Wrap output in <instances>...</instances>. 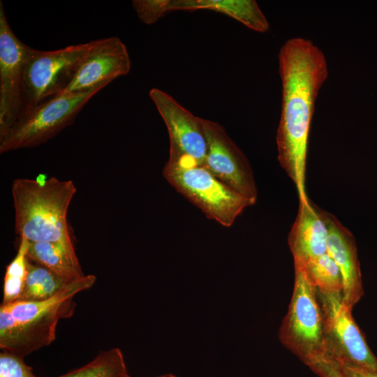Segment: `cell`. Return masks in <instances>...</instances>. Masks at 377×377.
<instances>
[{
  "label": "cell",
  "instance_id": "14",
  "mask_svg": "<svg viewBox=\"0 0 377 377\" xmlns=\"http://www.w3.org/2000/svg\"><path fill=\"white\" fill-rule=\"evenodd\" d=\"M288 241L294 263L305 265L326 253L327 228L323 209L310 200L299 202L297 214Z\"/></svg>",
  "mask_w": 377,
  "mask_h": 377
},
{
  "label": "cell",
  "instance_id": "4",
  "mask_svg": "<svg viewBox=\"0 0 377 377\" xmlns=\"http://www.w3.org/2000/svg\"><path fill=\"white\" fill-rule=\"evenodd\" d=\"M295 281L279 330L281 343L310 368L325 357L323 316L316 287L304 264L294 263Z\"/></svg>",
  "mask_w": 377,
  "mask_h": 377
},
{
  "label": "cell",
  "instance_id": "10",
  "mask_svg": "<svg viewBox=\"0 0 377 377\" xmlns=\"http://www.w3.org/2000/svg\"><path fill=\"white\" fill-rule=\"evenodd\" d=\"M31 47L14 34L0 1V138L22 117L24 67Z\"/></svg>",
  "mask_w": 377,
  "mask_h": 377
},
{
  "label": "cell",
  "instance_id": "6",
  "mask_svg": "<svg viewBox=\"0 0 377 377\" xmlns=\"http://www.w3.org/2000/svg\"><path fill=\"white\" fill-rule=\"evenodd\" d=\"M164 178L205 215L224 227L231 226L253 204L213 175L204 166L166 163Z\"/></svg>",
  "mask_w": 377,
  "mask_h": 377
},
{
  "label": "cell",
  "instance_id": "19",
  "mask_svg": "<svg viewBox=\"0 0 377 377\" xmlns=\"http://www.w3.org/2000/svg\"><path fill=\"white\" fill-rule=\"evenodd\" d=\"M307 274L318 291L325 294H342L340 271L326 253L304 265Z\"/></svg>",
  "mask_w": 377,
  "mask_h": 377
},
{
  "label": "cell",
  "instance_id": "12",
  "mask_svg": "<svg viewBox=\"0 0 377 377\" xmlns=\"http://www.w3.org/2000/svg\"><path fill=\"white\" fill-rule=\"evenodd\" d=\"M131 66L127 48L118 37L92 40L74 78L61 94L84 91L101 84H108L128 74Z\"/></svg>",
  "mask_w": 377,
  "mask_h": 377
},
{
  "label": "cell",
  "instance_id": "13",
  "mask_svg": "<svg viewBox=\"0 0 377 377\" xmlns=\"http://www.w3.org/2000/svg\"><path fill=\"white\" fill-rule=\"evenodd\" d=\"M323 214L327 228V253L340 271L343 301L353 310L364 295L355 239L335 216L325 210Z\"/></svg>",
  "mask_w": 377,
  "mask_h": 377
},
{
  "label": "cell",
  "instance_id": "1",
  "mask_svg": "<svg viewBox=\"0 0 377 377\" xmlns=\"http://www.w3.org/2000/svg\"><path fill=\"white\" fill-rule=\"evenodd\" d=\"M282 98L276 132L278 161L294 182L299 202L309 200L306 168L310 127L318 91L328 68L323 52L312 41L288 39L279 54Z\"/></svg>",
  "mask_w": 377,
  "mask_h": 377
},
{
  "label": "cell",
  "instance_id": "23",
  "mask_svg": "<svg viewBox=\"0 0 377 377\" xmlns=\"http://www.w3.org/2000/svg\"><path fill=\"white\" fill-rule=\"evenodd\" d=\"M157 377H177V376L172 374H163V375L158 376Z\"/></svg>",
  "mask_w": 377,
  "mask_h": 377
},
{
  "label": "cell",
  "instance_id": "22",
  "mask_svg": "<svg viewBox=\"0 0 377 377\" xmlns=\"http://www.w3.org/2000/svg\"><path fill=\"white\" fill-rule=\"evenodd\" d=\"M323 362L330 364L341 377H377V372L361 367L327 360Z\"/></svg>",
  "mask_w": 377,
  "mask_h": 377
},
{
  "label": "cell",
  "instance_id": "17",
  "mask_svg": "<svg viewBox=\"0 0 377 377\" xmlns=\"http://www.w3.org/2000/svg\"><path fill=\"white\" fill-rule=\"evenodd\" d=\"M68 282L70 281L28 258L24 288L17 301L36 302L48 299L58 293Z\"/></svg>",
  "mask_w": 377,
  "mask_h": 377
},
{
  "label": "cell",
  "instance_id": "21",
  "mask_svg": "<svg viewBox=\"0 0 377 377\" xmlns=\"http://www.w3.org/2000/svg\"><path fill=\"white\" fill-rule=\"evenodd\" d=\"M0 377H37L24 357L10 352L0 353Z\"/></svg>",
  "mask_w": 377,
  "mask_h": 377
},
{
  "label": "cell",
  "instance_id": "8",
  "mask_svg": "<svg viewBox=\"0 0 377 377\" xmlns=\"http://www.w3.org/2000/svg\"><path fill=\"white\" fill-rule=\"evenodd\" d=\"M318 293L325 346L323 361L353 364L377 372V358L355 323L353 310L343 302L342 294Z\"/></svg>",
  "mask_w": 377,
  "mask_h": 377
},
{
  "label": "cell",
  "instance_id": "18",
  "mask_svg": "<svg viewBox=\"0 0 377 377\" xmlns=\"http://www.w3.org/2000/svg\"><path fill=\"white\" fill-rule=\"evenodd\" d=\"M58 377H131L121 350L101 351L91 361Z\"/></svg>",
  "mask_w": 377,
  "mask_h": 377
},
{
  "label": "cell",
  "instance_id": "5",
  "mask_svg": "<svg viewBox=\"0 0 377 377\" xmlns=\"http://www.w3.org/2000/svg\"><path fill=\"white\" fill-rule=\"evenodd\" d=\"M107 85L103 84L84 91L60 94L25 112L0 138V153L34 147L54 138L71 124L90 98Z\"/></svg>",
  "mask_w": 377,
  "mask_h": 377
},
{
  "label": "cell",
  "instance_id": "11",
  "mask_svg": "<svg viewBox=\"0 0 377 377\" xmlns=\"http://www.w3.org/2000/svg\"><path fill=\"white\" fill-rule=\"evenodd\" d=\"M207 151L203 166L230 188L256 203L258 191L250 163L225 129L217 122L200 118Z\"/></svg>",
  "mask_w": 377,
  "mask_h": 377
},
{
  "label": "cell",
  "instance_id": "7",
  "mask_svg": "<svg viewBox=\"0 0 377 377\" xmlns=\"http://www.w3.org/2000/svg\"><path fill=\"white\" fill-rule=\"evenodd\" d=\"M91 44L92 40L52 51L31 47L24 67L22 115L64 91Z\"/></svg>",
  "mask_w": 377,
  "mask_h": 377
},
{
  "label": "cell",
  "instance_id": "16",
  "mask_svg": "<svg viewBox=\"0 0 377 377\" xmlns=\"http://www.w3.org/2000/svg\"><path fill=\"white\" fill-rule=\"evenodd\" d=\"M27 257L68 281L80 279L85 275L74 247L56 242H29Z\"/></svg>",
  "mask_w": 377,
  "mask_h": 377
},
{
  "label": "cell",
  "instance_id": "24",
  "mask_svg": "<svg viewBox=\"0 0 377 377\" xmlns=\"http://www.w3.org/2000/svg\"><path fill=\"white\" fill-rule=\"evenodd\" d=\"M328 377H341L336 371L330 373Z\"/></svg>",
  "mask_w": 377,
  "mask_h": 377
},
{
  "label": "cell",
  "instance_id": "3",
  "mask_svg": "<svg viewBox=\"0 0 377 377\" xmlns=\"http://www.w3.org/2000/svg\"><path fill=\"white\" fill-rule=\"evenodd\" d=\"M75 193L71 180L54 177L15 179L12 196L16 234L31 242H56L74 247L66 216Z\"/></svg>",
  "mask_w": 377,
  "mask_h": 377
},
{
  "label": "cell",
  "instance_id": "2",
  "mask_svg": "<svg viewBox=\"0 0 377 377\" xmlns=\"http://www.w3.org/2000/svg\"><path fill=\"white\" fill-rule=\"evenodd\" d=\"M93 274L68 282L52 297L36 302L15 301L0 306V348L24 358L55 340L59 321L74 313V297L90 288Z\"/></svg>",
  "mask_w": 377,
  "mask_h": 377
},
{
  "label": "cell",
  "instance_id": "15",
  "mask_svg": "<svg viewBox=\"0 0 377 377\" xmlns=\"http://www.w3.org/2000/svg\"><path fill=\"white\" fill-rule=\"evenodd\" d=\"M165 14L173 10H210L228 15L249 29L266 32L269 23L253 0H163Z\"/></svg>",
  "mask_w": 377,
  "mask_h": 377
},
{
  "label": "cell",
  "instance_id": "9",
  "mask_svg": "<svg viewBox=\"0 0 377 377\" xmlns=\"http://www.w3.org/2000/svg\"><path fill=\"white\" fill-rule=\"evenodd\" d=\"M149 94L168 128L170 156L167 163L203 166L207 145L200 117L159 89H151Z\"/></svg>",
  "mask_w": 377,
  "mask_h": 377
},
{
  "label": "cell",
  "instance_id": "20",
  "mask_svg": "<svg viewBox=\"0 0 377 377\" xmlns=\"http://www.w3.org/2000/svg\"><path fill=\"white\" fill-rule=\"evenodd\" d=\"M20 239L17 254L6 267L1 304L17 301L24 288L27 273V251L29 242L24 237Z\"/></svg>",
  "mask_w": 377,
  "mask_h": 377
}]
</instances>
